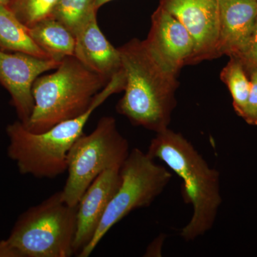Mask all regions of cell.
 Wrapping results in <instances>:
<instances>
[{
    "instance_id": "8",
    "label": "cell",
    "mask_w": 257,
    "mask_h": 257,
    "mask_svg": "<svg viewBox=\"0 0 257 257\" xmlns=\"http://www.w3.org/2000/svg\"><path fill=\"white\" fill-rule=\"evenodd\" d=\"M145 48L165 70L178 76L185 65L194 64L195 45L187 29L173 15L159 5L152 16Z\"/></svg>"
},
{
    "instance_id": "21",
    "label": "cell",
    "mask_w": 257,
    "mask_h": 257,
    "mask_svg": "<svg viewBox=\"0 0 257 257\" xmlns=\"http://www.w3.org/2000/svg\"><path fill=\"white\" fill-rule=\"evenodd\" d=\"M111 1H112V0H94V8L96 10H98L101 6Z\"/></svg>"
},
{
    "instance_id": "9",
    "label": "cell",
    "mask_w": 257,
    "mask_h": 257,
    "mask_svg": "<svg viewBox=\"0 0 257 257\" xmlns=\"http://www.w3.org/2000/svg\"><path fill=\"white\" fill-rule=\"evenodd\" d=\"M160 5L192 36L195 45L194 64L220 57L218 0H160Z\"/></svg>"
},
{
    "instance_id": "13",
    "label": "cell",
    "mask_w": 257,
    "mask_h": 257,
    "mask_svg": "<svg viewBox=\"0 0 257 257\" xmlns=\"http://www.w3.org/2000/svg\"><path fill=\"white\" fill-rule=\"evenodd\" d=\"M88 69L109 81L122 69L119 49L101 32L96 14L75 35L74 56Z\"/></svg>"
},
{
    "instance_id": "10",
    "label": "cell",
    "mask_w": 257,
    "mask_h": 257,
    "mask_svg": "<svg viewBox=\"0 0 257 257\" xmlns=\"http://www.w3.org/2000/svg\"><path fill=\"white\" fill-rule=\"evenodd\" d=\"M60 62L0 50V84L10 93L12 103L24 125L28 124L33 111L34 82L47 71L57 69Z\"/></svg>"
},
{
    "instance_id": "20",
    "label": "cell",
    "mask_w": 257,
    "mask_h": 257,
    "mask_svg": "<svg viewBox=\"0 0 257 257\" xmlns=\"http://www.w3.org/2000/svg\"><path fill=\"white\" fill-rule=\"evenodd\" d=\"M236 59L242 63L248 74L253 69H257V18L247 45Z\"/></svg>"
},
{
    "instance_id": "4",
    "label": "cell",
    "mask_w": 257,
    "mask_h": 257,
    "mask_svg": "<svg viewBox=\"0 0 257 257\" xmlns=\"http://www.w3.org/2000/svg\"><path fill=\"white\" fill-rule=\"evenodd\" d=\"M108 82L74 56L64 59L55 72L40 76L34 82L33 111L25 126L32 133H42L80 116Z\"/></svg>"
},
{
    "instance_id": "2",
    "label": "cell",
    "mask_w": 257,
    "mask_h": 257,
    "mask_svg": "<svg viewBox=\"0 0 257 257\" xmlns=\"http://www.w3.org/2000/svg\"><path fill=\"white\" fill-rule=\"evenodd\" d=\"M118 49L125 87L116 111L135 126L156 133L169 128L177 104L175 93L179 87L178 76L161 67L138 39Z\"/></svg>"
},
{
    "instance_id": "12",
    "label": "cell",
    "mask_w": 257,
    "mask_h": 257,
    "mask_svg": "<svg viewBox=\"0 0 257 257\" xmlns=\"http://www.w3.org/2000/svg\"><path fill=\"white\" fill-rule=\"evenodd\" d=\"M219 56L239 58L257 18V0H218Z\"/></svg>"
},
{
    "instance_id": "19",
    "label": "cell",
    "mask_w": 257,
    "mask_h": 257,
    "mask_svg": "<svg viewBox=\"0 0 257 257\" xmlns=\"http://www.w3.org/2000/svg\"><path fill=\"white\" fill-rule=\"evenodd\" d=\"M248 74L251 86L242 119L248 124L257 126V69H253Z\"/></svg>"
},
{
    "instance_id": "3",
    "label": "cell",
    "mask_w": 257,
    "mask_h": 257,
    "mask_svg": "<svg viewBox=\"0 0 257 257\" xmlns=\"http://www.w3.org/2000/svg\"><path fill=\"white\" fill-rule=\"evenodd\" d=\"M124 72L115 74L84 114L61 121L44 133H32L20 121L10 124L7 128L8 155L21 174L52 179L67 172L69 152L93 111L112 94L124 91Z\"/></svg>"
},
{
    "instance_id": "17",
    "label": "cell",
    "mask_w": 257,
    "mask_h": 257,
    "mask_svg": "<svg viewBox=\"0 0 257 257\" xmlns=\"http://www.w3.org/2000/svg\"><path fill=\"white\" fill-rule=\"evenodd\" d=\"M96 12L94 0H58L51 18L64 25L75 37Z\"/></svg>"
},
{
    "instance_id": "14",
    "label": "cell",
    "mask_w": 257,
    "mask_h": 257,
    "mask_svg": "<svg viewBox=\"0 0 257 257\" xmlns=\"http://www.w3.org/2000/svg\"><path fill=\"white\" fill-rule=\"evenodd\" d=\"M28 30L37 46L51 60L60 62L74 56L75 37L55 19H47Z\"/></svg>"
},
{
    "instance_id": "1",
    "label": "cell",
    "mask_w": 257,
    "mask_h": 257,
    "mask_svg": "<svg viewBox=\"0 0 257 257\" xmlns=\"http://www.w3.org/2000/svg\"><path fill=\"white\" fill-rule=\"evenodd\" d=\"M147 152L182 179V198L192 205L193 213L181 237L189 241L205 234L212 229L222 202L219 171L211 168L182 134L169 128L156 133Z\"/></svg>"
},
{
    "instance_id": "22",
    "label": "cell",
    "mask_w": 257,
    "mask_h": 257,
    "mask_svg": "<svg viewBox=\"0 0 257 257\" xmlns=\"http://www.w3.org/2000/svg\"><path fill=\"white\" fill-rule=\"evenodd\" d=\"M10 0H0V5H8Z\"/></svg>"
},
{
    "instance_id": "16",
    "label": "cell",
    "mask_w": 257,
    "mask_h": 257,
    "mask_svg": "<svg viewBox=\"0 0 257 257\" xmlns=\"http://www.w3.org/2000/svg\"><path fill=\"white\" fill-rule=\"evenodd\" d=\"M220 79L229 90L235 112L242 118L251 86L249 77L242 63L238 59L230 57L221 70Z\"/></svg>"
},
{
    "instance_id": "11",
    "label": "cell",
    "mask_w": 257,
    "mask_h": 257,
    "mask_svg": "<svg viewBox=\"0 0 257 257\" xmlns=\"http://www.w3.org/2000/svg\"><path fill=\"white\" fill-rule=\"evenodd\" d=\"M120 168L113 167L101 172L79 200L74 254L78 256L94 237L106 208L121 184Z\"/></svg>"
},
{
    "instance_id": "6",
    "label": "cell",
    "mask_w": 257,
    "mask_h": 257,
    "mask_svg": "<svg viewBox=\"0 0 257 257\" xmlns=\"http://www.w3.org/2000/svg\"><path fill=\"white\" fill-rule=\"evenodd\" d=\"M127 140L120 134L116 119L103 116L89 135L84 133L68 155V177L62 190L64 202L76 207L83 194L101 172L121 167L130 154Z\"/></svg>"
},
{
    "instance_id": "7",
    "label": "cell",
    "mask_w": 257,
    "mask_h": 257,
    "mask_svg": "<svg viewBox=\"0 0 257 257\" xmlns=\"http://www.w3.org/2000/svg\"><path fill=\"white\" fill-rule=\"evenodd\" d=\"M121 184L106 208L94 237L79 257H88L115 224L131 211L147 207L164 192L172 178L147 152L134 148L120 168Z\"/></svg>"
},
{
    "instance_id": "15",
    "label": "cell",
    "mask_w": 257,
    "mask_h": 257,
    "mask_svg": "<svg viewBox=\"0 0 257 257\" xmlns=\"http://www.w3.org/2000/svg\"><path fill=\"white\" fill-rule=\"evenodd\" d=\"M0 50L50 59L32 40L28 28L7 5H0Z\"/></svg>"
},
{
    "instance_id": "5",
    "label": "cell",
    "mask_w": 257,
    "mask_h": 257,
    "mask_svg": "<svg viewBox=\"0 0 257 257\" xmlns=\"http://www.w3.org/2000/svg\"><path fill=\"white\" fill-rule=\"evenodd\" d=\"M77 206L54 193L20 216L8 242L21 257H69L74 254Z\"/></svg>"
},
{
    "instance_id": "18",
    "label": "cell",
    "mask_w": 257,
    "mask_h": 257,
    "mask_svg": "<svg viewBox=\"0 0 257 257\" xmlns=\"http://www.w3.org/2000/svg\"><path fill=\"white\" fill-rule=\"evenodd\" d=\"M58 0H10L7 6L28 28L51 18Z\"/></svg>"
}]
</instances>
